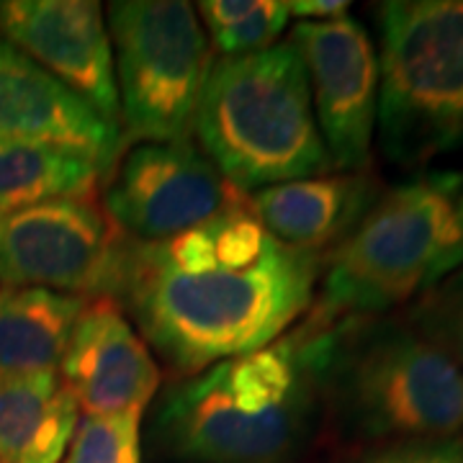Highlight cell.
<instances>
[{
	"mask_svg": "<svg viewBox=\"0 0 463 463\" xmlns=\"http://www.w3.org/2000/svg\"><path fill=\"white\" fill-rule=\"evenodd\" d=\"M124 240L96 196L0 216V286L111 298Z\"/></svg>",
	"mask_w": 463,
	"mask_h": 463,
	"instance_id": "cell-8",
	"label": "cell"
},
{
	"mask_svg": "<svg viewBox=\"0 0 463 463\" xmlns=\"http://www.w3.org/2000/svg\"><path fill=\"white\" fill-rule=\"evenodd\" d=\"M325 417L365 446L463 432V371L404 317H345L322 347Z\"/></svg>",
	"mask_w": 463,
	"mask_h": 463,
	"instance_id": "cell-3",
	"label": "cell"
},
{
	"mask_svg": "<svg viewBox=\"0 0 463 463\" xmlns=\"http://www.w3.org/2000/svg\"><path fill=\"white\" fill-rule=\"evenodd\" d=\"M0 139L36 142L93 160L103 178L124 152L121 129L0 36Z\"/></svg>",
	"mask_w": 463,
	"mask_h": 463,
	"instance_id": "cell-12",
	"label": "cell"
},
{
	"mask_svg": "<svg viewBox=\"0 0 463 463\" xmlns=\"http://www.w3.org/2000/svg\"><path fill=\"white\" fill-rule=\"evenodd\" d=\"M288 16L304 21H332L347 16L350 3L347 0H286Z\"/></svg>",
	"mask_w": 463,
	"mask_h": 463,
	"instance_id": "cell-22",
	"label": "cell"
},
{
	"mask_svg": "<svg viewBox=\"0 0 463 463\" xmlns=\"http://www.w3.org/2000/svg\"><path fill=\"white\" fill-rule=\"evenodd\" d=\"M237 191L191 142H142L121 152L106 175L103 209L127 237L163 242L222 214Z\"/></svg>",
	"mask_w": 463,
	"mask_h": 463,
	"instance_id": "cell-9",
	"label": "cell"
},
{
	"mask_svg": "<svg viewBox=\"0 0 463 463\" xmlns=\"http://www.w3.org/2000/svg\"><path fill=\"white\" fill-rule=\"evenodd\" d=\"M194 132L201 152L242 194L332 173L307 70L291 39L216 60Z\"/></svg>",
	"mask_w": 463,
	"mask_h": 463,
	"instance_id": "cell-5",
	"label": "cell"
},
{
	"mask_svg": "<svg viewBox=\"0 0 463 463\" xmlns=\"http://www.w3.org/2000/svg\"><path fill=\"white\" fill-rule=\"evenodd\" d=\"M381 183L365 173H322L248 194L252 214L279 242L327 258L358 227L381 196Z\"/></svg>",
	"mask_w": 463,
	"mask_h": 463,
	"instance_id": "cell-14",
	"label": "cell"
},
{
	"mask_svg": "<svg viewBox=\"0 0 463 463\" xmlns=\"http://www.w3.org/2000/svg\"><path fill=\"white\" fill-rule=\"evenodd\" d=\"M196 14L222 57L270 50L291 18L281 0H203Z\"/></svg>",
	"mask_w": 463,
	"mask_h": 463,
	"instance_id": "cell-18",
	"label": "cell"
},
{
	"mask_svg": "<svg viewBox=\"0 0 463 463\" xmlns=\"http://www.w3.org/2000/svg\"><path fill=\"white\" fill-rule=\"evenodd\" d=\"M100 178L103 170L75 152L0 139V216L47 201L96 196Z\"/></svg>",
	"mask_w": 463,
	"mask_h": 463,
	"instance_id": "cell-17",
	"label": "cell"
},
{
	"mask_svg": "<svg viewBox=\"0 0 463 463\" xmlns=\"http://www.w3.org/2000/svg\"><path fill=\"white\" fill-rule=\"evenodd\" d=\"M109 29L124 145L191 142L214 67L196 5L118 0L109 5Z\"/></svg>",
	"mask_w": 463,
	"mask_h": 463,
	"instance_id": "cell-7",
	"label": "cell"
},
{
	"mask_svg": "<svg viewBox=\"0 0 463 463\" xmlns=\"http://www.w3.org/2000/svg\"><path fill=\"white\" fill-rule=\"evenodd\" d=\"M142 412L83 414L62 463H142Z\"/></svg>",
	"mask_w": 463,
	"mask_h": 463,
	"instance_id": "cell-19",
	"label": "cell"
},
{
	"mask_svg": "<svg viewBox=\"0 0 463 463\" xmlns=\"http://www.w3.org/2000/svg\"><path fill=\"white\" fill-rule=\"evenodd\" d=\"M404 319L463 371V265L414 298Z\"/></svg>",
	"mask_w": 463,
	"mask_h": 463,
	"instance_id": "cell-20",
	"label": "cell"
},
{
	"mask_svg": "<svg viewBox=\"0 0 463 463\" xmlns=\"http://www.w3.org/2000/svg\"><path fill=\"white\" fill-rule=\"evenodd\" d=\"M461 173H422L383 188L322 265L315 315L325 322L381 317L420 298L463 265Z\"/></svg>",
	"mask_w": 463,
	"mask_h": 463,
	"instance_id": "cell-4",
	"label": "cell"
},
{
	"mask_svg": "<svg viewBox=\"0 0 463 463\" xmlns=\"http://www.w3.org/2000/svg\"><path fill=\"white\" fill-rule=\"evenodd\" d=\"M78 422L60 371L0 373V463H62Z\"/></svg>",
	"mask_w": 463,
	"mask_h": 463,
	"instance_id": "cell-15",
	"label": "cell"
},
{
	"mask_svg": "<svg viewBox=\"0 0 463 463\" xmlns=\"http://www.w3.org/2000/svg\"><path fill=\"white\" fill-rule=\"evenodd\" d=\"M376 18L383 155L422 167L463 149V0H386Z\"/></svg>",
	"mask_w": 463,
	"mask_h": 463,
	"instance_id": "cell-6",
	"label": "cell"
},
{
	"mask_svg": "<svg viewBox=\"0 0 463 463\" xmlns=\"http://www.w3.org/2000/svg\"><path fill=\"white\" fill-rule=\"evenodd\" d=\"M60 379L83 414L145 410L160 389V365L114 298H88L78 317Z\"/></svg>",
	"mask_w": 463,
	"mask_h": 463,
	"instance_id": "cell-13",
	"label": "cell"
},
{
	"mask_svg": "<svg viewBox=\"0 0 463 463\" xmlns=\"http://www.w3.org/2000/svg\"><path fill=\"white\" fill-rule=\"evenodd\" d=\"M88 298L0 286V373L60 371Z\"/></svg>",
	"mask_w": 463,
	"mask_h": 463,
	"instance_id": "cell-16",
	"label": "cell"
},
{
	"mask_svg": "<svg viewBox=\"0 0 463 463\" xmlns=\"http://www.w3.org/2000/svg\"><path fill=\"white\" fill-rule=\"evenodd\" d=\"M327 325L315 315L270 345L175 379L157 399L155 440L178 463H288L322 407Z\"/></svg>",
	"mask_w": 463,
	"mask_h": 463,
	"instance_id": "cell-2",
	"label": "cell"
},
{
	"mask_svg": "<svg viewBox=\"0 0 463 463\" xmlns=\"http://www.w3.org/2000/svg\"><path fill=\"white\" fill-rule=\"evenodd\" d=\"M456 209H458V222H461V227H463V191H461V196H458V203H456Z\"/></svg>",
	"mask_w": 463,
	"mask_h": 463,
	"instance_id": "cell-23",
	"label": "cell"
},
{
	"mask_svg": "<svg viewBox=\"0 0 463 463\" xmlns=\"http://www.w3.org/2000/svg\"><path fill=\"white\" fill-rule=\"evenodd\" d=\"M322 265L279 242L245 196L163 242L127 237L111 298L183 379L286 335L312 312Z\"/></svg>",
	"mask_w": 463,
	"mask_h": 463,
	"instance_id": "cell-1",
	"label": "cell"
},
{
	"mask_svg": "<svg viewBox=\"0 0 463 463\" xmlns=\"http://www.w3.org/2000/svg\"><path fill=\"white\" fill-rule=\"evenodd\" d=\"M355 463H463V435L376 443L365 448Z\"/></svg>",
	"mask_w": 463,
	"mask_h": 463,
	"instance_id": "cell-21",
	"label": "cell"
},
{
	"mask_svg": "<svg viewBox=\"0 0 463 463\" xmlns=\"http://www.w3.org/2000/svg\"><path fill=\"white\" fill-rule=\"evenodd\" d=\"M0 36L118 127L114 50L100 3L0 0Z\"/></svg>",
	"mask_w": 463,
	"mask_h": 463,
	"instance_id": "cell-11",
	"label": "cell"
},
{
	"mask_svg": "<svg viewBox=\"0 0 463 463\" xmlns=\"http://www.w3.org/2000/svg\"><path fill=\"white\" fill-rule=\"evenodd\" d=\"M312 109L332 170H371L379 116V54L355 18L301 21L294 26Z\"/></svg>",
	"mask_w": 463,
	"mask_h": 463,
	"instance_id": "cell-10",
	"label": "cell"
}]
</instances>
